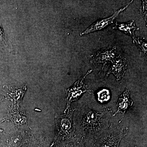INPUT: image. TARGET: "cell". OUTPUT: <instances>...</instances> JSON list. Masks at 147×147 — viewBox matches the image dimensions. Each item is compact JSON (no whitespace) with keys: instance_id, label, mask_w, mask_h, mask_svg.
Instances as JSON below:
<instances>
[{"instance_id":"3","label":"cell","mask_w":147,"mask_h":147,"mask_svg":"<svg viewBox=\"0 0 147 147\" xmlns=\"http://www.w3.org/2000/svg\"><path fill=\"white\" fill-rule=\"evenodd\" d=\"M128 131L127 127H109L94 141V147H119Z\"/></svg>"},{"instance_id":"4","label":"cell","mask_w":147,"mask_h":147,"mask_svg":"<svg viewBox=\"0 0 147 147\" xmlns=\"http://www.w3.org/2000/svg\"><path fill=\"white\" fill-rule=\"evenodd\" d=\"M92 71V69L89 70L84 76L79 78L71 87L66 90L67 105L65 111L64 112V113L70 109L69 107L71 102L78 100L84 93L88 92L91 94L93 92L92 90L87 89L86 87V85L85 84L86 76H88Z\"/></svg>"},{"instance_id":"12","label":"cell","mask_w":147,"mask_h":147,"mask_svg":"<svg viewBox=\"0 0 147 147\" xmlns=\"http://www.w3.org/2000/svg\"><path fill=\"white\" fill-rule=\"evenodd\" d=\"M97 99L100 103L107 102L110 100L111 94L110 90L107 89H102L98 92Z\"/></svg>"},{"instance_id":"10","label":"cell","mask_w":147,"mask_h":147,"mask_svg":"<svg viewBox=\"0 0 147 147\" xmlns=\"http://www.w3.org/2000/svg\"><path fill=\"white\" fill-rule=\"evenodd\" d=\"M133 103V100L130 98V90L128 88H126L123 93L119 96L116 105L117 111L114 113L113 116H115L118 113L125 115L127 111L132 106Z\"/></svg>"},{"instance_id":"1","label":"cell","mask_w":147,"mask_h":147,"mask_svg":"<svg viewBox=\"0 0 147 147\" xmlns=\"http://www.w3.org/2000/svg\"><path fill=\"white\" fill-rule=\"evenodd\" d=\"M110 114L108 111L98 112L85 105L79 110L76 120V127L82 138L94 142L110 127Z\"/></svg>"},{"instance_id":"2","label":"cell","mask_w":147,"mask_h":147,"mask_svg":"<svg viewBox=\"0 0 147 147\" xmlns=\"http://www.w3.org/2000/svg\"><path fill=\"white\" fill-rule=\"evenodd\" d=\"M74 110L70 109L63 115L56 116V125L55 139L62 143L73 142L76 137L75 127L73 123L72 117Z\"/></svg>"},{"instance_id":"15","label":"cell","mask_w":147,"mask_h":147,"mask_svg":"<svg viewBox=\"0 0 147 147\" xmlns=\"http://www.w3.org/2000/svg\"><path fill=\"white\" fill-rule=\"evenodd\" d=\"M146 1L143 2V5H142V8L141 10H140L141 12H142V14L143 15H145V14H146V5L145 4V3H146ZM144 17H145V15Z\"/></svg>"},{"instance_id":"18","label":"cell","mask_w":147,"mask_h":147,"mask_svg":"<svg viewBox=\"0 0 147 147\" xmlns=\"http://www.w3.org/2000/svg\"><path fill=\"white\" fill-rule=\"evenodd\" d=\"M137 147V146H136V147Z\"/></svg>"},{"instance_id":"6","label":"cell","mask_w":147,"mask_h":147,"mask_svg":"<svg viewBox=\"0 0 147 147\" xmlns=\"http://www.w3.org/2000/svg\"><path fill=\"white\" fill-rule=\"evenodd\" d=\"M117 47L110 46L99 50L92 55L90 62L94 65L102 64V69L107 64L112 63L116 58Z\"/></svg>"},{"instance_id":"17","label":"cell","mask_w":147,"mask_h":147,"mask_svg":"<svg viewBox=\"0 0 147 147\" xmlns=\"http://www.w3.org/2000/svg\"><path fill=\"white\" fill-rule=\"evenodd\" d=\"M0 131H3V130H1V129H0Z\"/></svg>"},{"instance_id":"8","label":"cell","mask_w":147,"mask_h":147,"mask_svg":"<svg viewBox=\"0 0 147 147\" xmlns=\"http://www.w3.org/2000/svg\"><path fill=\"white\" fill-rule=\"evenodd\" d=\"M133 1H131L124 7L121 8L120 9L116 11L114 14L110 17L105 18V19H100V20L99 19L96 22H94L89 27H88L84 31L81 33L80 36H82L88 34L92 32L100 30L105 28L110 24H113L117 17H118L119 14L124 10H125L129 5L133 2Z\"/></svg>"},{"instance_id":"13","label":"cell","mask_w":147,"mask_h":147,"mask_svg":"<svg viewBox=\"0 0 147 147\" xmlns=\"http://www.w3.org/2000/svg\"><path fill=\"white\" fill-rule=\"evenodd\" d=\"M133 42L135 43L139 48L140 53L143 56H146L147 55V44L139 39L135 38L133 40Z\"/></svg>"},{"instance_id":"5","label":"cell","mask_w":147,"mask_h":147,"mask_svg":"<svg viewBox=\"0 0 147 147\" xmlns=\"http://www.w3.org/2000/svg\"><path fill=\"white\" fill-rule=\"evenodd\" d=\"M21 105L10 104L9 107L7 119L11 121L17 127L26 126L29 123V117L20 107Z\"/></svg>"},{"instance_id":"7","label":"cell","mask_w":147,"mask_h":147,"mask_svg":"<svg viewBox=\"0 0 147 147\" xmlns=\"http://www.w3.org/2000/svg\"><path fill=\"white\" fill-rule=\"evenodd\" d=\"M27 90L26 86L19 87H9L5 86L1 91V93L4 96L5 99L11 101V104L21 105Z\"/></svg>"},{"instance_id":"11","label":"cell","mask_w":147,"mask_h":147,"mask_svg":"<svg viewBox=\"0 0 147 147\" xmlns=\"http://www.w3.org/2000/svg\"><path fill=\"white\" fill-rule=\"evenodd\" d=\"M113 29H117L121 32H123L132 37L133 40L136 38L134 34V32L139 30V29L135 25V21L132 20L130 22L125 23H119L116 22Z\"/></svg>"},{"instance_id":"9","label":"cell","mask_w":147,"mask_h":147,"mask_svg":"<svg viewBox=\"0 0 147 147\" xmlns=\"http://www.w3.org/2000/svg\"><path fill=\"white\" fill-rule=\"evenodd\" d=\"M112 63L106 76H108L111 74H113L115 76L117 82H118L123 77L126 72L128 65L127 60L119 55L116 57Z\"/></svg>"},{"instance_id":"14","label":"cell","mask_w":147,"mask_h":147,"mask_svg":"<svg viewBox=\"0 0 147 147\" xmlns=\"http://www.w3.org/2000/svg\"><path fill=\"white\" fill-rule=\"evenodd\" d=\"M7 44V38L0 21V46L2 47H6Z\"/></svg>"},{"instance_id":"16","label":"cell","mask_w":147,"mask_h":147,"mask_svg":"<svg viewBox=\"0 0 147 147\" xmlns=\"http://www.w3.org/2000/svg\"><path fill=\"white\" fill-rule=\"evenodd\" d=\"M83 139H82V141L80 143H79V144L77 145V147H85V145H84L85 142L83 141Z\"/></svg>"}]
</instances>
